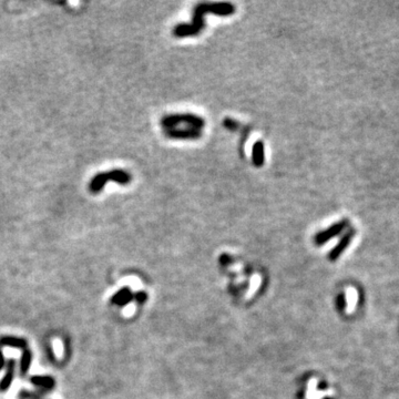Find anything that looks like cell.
<instances>
[{
  "label": "cell",
  "mask_w": 399,
  "mask_h": 399,
  "mask_svg": "<svg viewBox=\"0 0 399 399\" xmlns=\"http://www.w3.org/2000/svg\"><path fill=\"white\" fill-rule=\"evenodd\" d=\"M235 6L231 2H203L194 8L193 21L190 24L180 23L174 27L173 35L179 38L199 35L204 28V15L214 14L216 16H231L235 12Z\"/></svg>",
  "instance_id": "cell-1"
},
{
  "label": "cell",
  "mask_w": 399,
  "mask_h": 399,
  "mask_svg": "<svg viewBox=\"0 0 399 399\" xmlns=\"http://www.w3.org/2000/svg\"><path fill=\"white\" fill-rule=\"evenodd\" d=\"M131 174L129 172H126L125 170H112L109 172H104V173H99L91 180V182L89 184V189L92 193H99L102 191V189L105 188V185L106 182H110V181H113V182H117L119 184L126 185L129 184L131 182Z\"/></svg>",
  "instance_id": "cell-2"
},
{
  "label": "cell",
  "mask_w": 399,
  "mask_h": 399,
  "mask_svg": "<svg viewBox=\"0 0 399 399\" xmlns=\"http://www.w3.org/2000/svg\"><path fill=\"white\" fill-rule=\"evenodd\" d=\"M160 123H161V126L164 129H172V127L179 126L181 123H185L188 126L195 127V129L199 130L205 126L204 119L194 113L168 114V116H164L161 119Z\"/></svg>",
  "instance_id": "cell-3"
},
{
  "label": "cell",
  "mask_w": 399,
  "mask_h": 399,
  "mask_svg": "<svg viewBox=\"0 0 399 399\" xmlns=\"http://www.w3.org/2000/svg\"><path fill=\"white\" fill-rule=\"evenodd\" d=\"M164 134H166L167 138L174 140H197L202 137L201 130L190 126L183 127V129H176V127L166 129Z\"/></svg>",
  "instance_id": "cell-4"
},
{
  "label": "cell",
  "mask_w": 399,
  "mask_h": 399,
  "mask_svg": "<svg viewBox=\"0 0 399 399\" xmlns=\"http://www.w3.org/2000/svg\"><path fill=\"white\" fill-rule=\"evenodd\" d=\"M348 225V220H341L339 222H337L334 225H332L330 229H327L326 231H323L318 233L315 237V241L317 244H323L325 242H327L328 240H331L332 237H334L336 235L344 231V229H346V226Z\"/></svg>",
  "instance_id": "cell-5"
},
{
  "label": "cell",
  "mask_w": 399,
  "mask_h": 399,
  "mask_svg": "<svg viewBox=\"0 0 399 399\" xmlns=\"http://www.w3.org/2000/svg\"><path fill=\"white\" fill-rule=\"evenodd\" d=\"M252 161L256 168H261L265 162L264 143L261 140H258V141L254 143L252 149Z\"/></svg>",
  "instance_id": "cell-6"
},
{
  "label": "cell",
  "mask_w": 399,
  "mask_h": 399,
  "mask_svg": "<svg viewBox=\"0 0 399 399\" xmlns=\"http://www.w3.org/2000/svg\"><path fill=\"white\" fill-rule=\"evenodd\" d=\"M355 230H349L348 232H346V234H345V235L343 236V238H341V240L339 241V243L337 244L336 246H335V249L332 251L331 252V258L332 260H335V258H337L339 256V255L341 254V252H343V251L347 248V246L349 245V243H351V241H352V238H353V236L355 235Z\"/></svg>",
  "instance_id": "cell-7"
},
{
  "label": "cell",
  "mask_w": 399,
  "mask_h": 399,
  "mask_svg": "<svg viewBox=\"0 0 399 399\" xmlns=\"http://www.w3.org/2000/svg\"><path fill=\"white\" fill-rule=\"evenodd\" d=\"M15 363L16 361L14 359H10L9 363H8L6 375L2 378V380L0 381V390H1V392H6V390L9 388L12 384V380H14V376H15V366H16Z\"/></svg>",
  "instance_id": "cell-8"
},
{
  "label": "cell",
  "mask_w": 399,
  "mask_h": 399,
  "mask_svg": "<svg viewBox=\"0 0 399 399\" xmlns=\"http://www.w3.org/2000/svg\"><path fill=\"white\" fill-rule=\"evenodd\" d=\"M0 345L11 348H18L22 349L26 348L27 346V340L23 338H20V337H15V336H5L0 338Z\"/></svg>",
  "instance_id": "cell-9"
},
{
  "label": "cell",
  "mask_w": 399,
  "mask_h": 399,
  "mask_svg": "<svg viewBox=\"0 0 399 399\" xmlns=\"http://www.w3.org/2000/svg\"><path fill=\"white\" fill-rule=\"evenodd\" d=\"M31 382L35 386L44 389H52L55 387V379L49 376H34L31 377Z\"/></svg>",
  "instance_id": "cell-10"
},
{
  "label": "cell",
  "mask_w": 399,
  "mask_h": 399,
  "mask_svg": "<svg viewBox=\"0 0 399 399\" xmlns=\"http://www.w3.org/2000/svg\"><path fill=\"white\" fill-rule=\"evenodd\" d=\"M132 297L131 295V292L129 289H122L121 291H119L118 293L112 297V302L116 303L117 305H126V304L129 303V301Z\"/></svg>",
  "instance_id": "cell-11"
},
{
  "label": "cell",
  "mask_w": 399,
  "mask_h": 399,
  "mask_svg": "<svg viewBox=\"0 0 399 399\" xmlns=\"http://www.w3.org/2000/svg\"><path fill=\"white\" fill-rule=\"evenodd\" d=\"M31 361H32L31 352L28 351V349H24L21 356V361H20V373H21L22 375H26L28 373V370H29L31 366Z\"/></svg>",
  "instance_id": "cell-12"
},
{
  "label": "cell",
  "mask_w": 399,
  "mask_h": 399,
  "mask_svg": "<svg viewBox=\"0 0 399 399\" xmlns=\"http://www.w3.org/2000/svg\"><path fill=\"white\" fill-rule=\"evenodd\" d=\"M3 365H5V358H3V355H2V352L0 351V370L2 369Z\"/></svg>",
  "instance_id": "cell-13"
}]
</instances>
